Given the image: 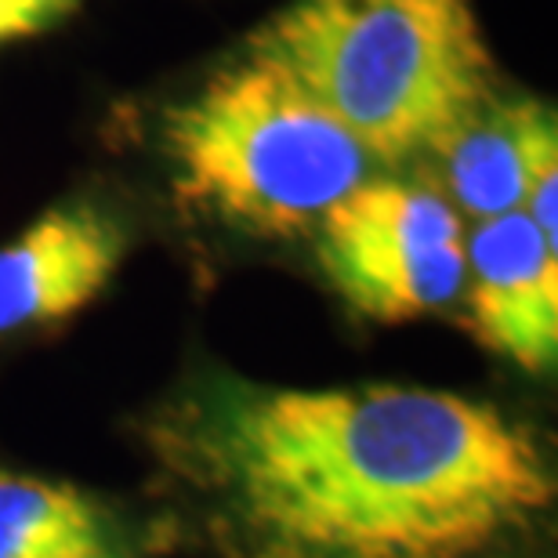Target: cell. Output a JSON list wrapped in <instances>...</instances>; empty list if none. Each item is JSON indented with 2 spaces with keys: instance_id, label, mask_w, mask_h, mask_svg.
<instances>
[{
  "instance_id": "obj_1",
  "label": "cell",
  "mask_w": 558,
  "mask_h": 558,
  "mask_svg": "<svg viewBox=\"0 0 558 558\" xmlns=\"http://www.w3.org/2000/svg\"><path fill=\"white\" fill-rule=\"evenodd\" d=\"M153 446L247 558H475L555 500L522 424L435 388L218 377L167 410Z\"/></svg>"
},
{
  "instance_id": "obj_2",
  "label": "cell",
  "mask_w": 558,
  "mask_h": 558,
  "mask_svg": "<svg viewBox=\"0 0 558 558\" xmlns=\"http://www.w3.org/2000/svg\"><path fill=\"white\" fill-rule=\"evenodd\" d=\"M254 40L377 163L428 156L497 98L472 0H294Z\"/></svg>"
},
{
  "instance_id": "obj_3",
  "label": "cell",
  "mask_w": 558,
  "mask_h": 558,
  "mask_svg": "<svg viewBox=\"0 0 558 558\" xmlns=\"http://www.w3.org/2000/svg\"><path fill=\"white\" fill-rule=\"evenodd\" d=\"M163 153L185 207L269 240L316 229L374 163L258 40L167 109Z\"/></svg>"
},
{
  "instance_id": "obj_4",
  "label": "cell",
  "mask_w": 558,
  "mask_h": 558,
  "mask_svg": "<svg viewBox=\"0 0 558 558\" xmlns=\"http://www.w3.org/2000/svg\"><path fill=\"white\" fill-rule=\"evenodd\" d=\"M312 232L319 269L366 319H421L464 287V221L439 185L363 178Z\"/></svg>"
},
{
  "instance_id": "obj_5",
  "label": "cell",
  "mask_w": 558,
  "mask_h": 558,
  "mask_svg": "<svg viewBox=\"0 0 558 558\" xmlns=\"http://www.w3.org/2000/svg\"><path fill=\"white\" fill-rule=\"evenodd\" d=\"M468 330L483 349L526 374H548L558 360V243L526 210L478 221L464 240Z\"/></svg>"
},
{
  "instance_id": "obj_6",
  "label": "cell",
  "mask_w": 558,
  "mask_h": 558,
  "mask_svg": "<svg viewBox=\"0 0 558 558\" xmlns=\"http://www.w3.org/2000/svg\"><path fill=\"white\" fill-rule=\"evenodd\" d=\"M131 232L92 199L59 204L0 247V338L76 316L124 265Z\"/></svg>"
},
{
  "instance_id": "obj_7",
  "label": "cell",
  "mask_w": 558,
  "mask_h": 558,
  "mask_svg": "<svg viewBox=\"0 0 558 558\" xmlns=\"http://www.w3.org/2000/svg\"><path fill=\"white\" fill-rule=\"evenodd\" d=\"M439 193L478 221L522 210L533 185L558 171L555 109L533 98L486 102L450 138L432 149Z\"/></svg>"
},
{
  "instance_id": "obj_8",
  "label": "cell",
  "mask_w": 558,
  "mask_h": 558,
  "mask_svg": "<svg viewBox=\"0 0 558 558\" xmlns=\"http://www.w3.org/2000/svg\"><path fill=\"white\" fill-rule=\"evenodd\" d=\"M106 551L98 508L70 486L0 472V558H95Z\"/></svg>"
},
{
  "instance_id": "obj_9",
  "label": "cell",
  "mask_w": 558,
  "mask_h": 558,
  "mask_svg": "<svg viewBox=\"0 0 558 558\" xmlns=\"http://www.w3.org/2000/svg\"><path fill=\"white\" fill-rule=\"evenodd\" d=\"M81 0H0V44L62 22Z\"/></svg>"
},
{
  "instance_id": "obj_10",
  "label": "cell",
  "mask_w": 558,
  "mask_h": 558,
  "mask_svg": "<svg viewBox=\"0 0 558 558\" xmlns=\"http://www.w3.org/2000/svg\"><path fill=\"white\" fill-rule=\"evenodd\" d=\"M95 558H113V555H106V551H102V555H95Z\"/></svg>"
}]
</instances>
